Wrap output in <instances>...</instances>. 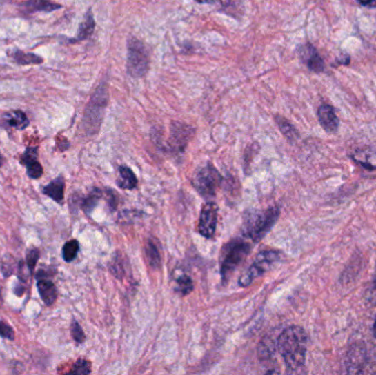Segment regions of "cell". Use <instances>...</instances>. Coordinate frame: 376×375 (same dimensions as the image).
<instances>
[{
    "instance_id": "obj_1",
    "label": "cell",
    "mask_w": 376,
    "mask_h": 375,
    "mask_svg": "<svg viewBox=\"0 0 376 375\" xmlns=\"http://www.w3.org/2000/svg\"><path fill=\"white\" fill-rule=\"evenodd\" d=\"M306 332L298 326H290L281 332L277 340V348L290 371H296L305 365L307 352Z\"/></svg>"
},
{
    "instance_id": "obj_2",
    "label": "cell",
    "mask_w": 376,
    "mask_h": 375,
    "mask_svg": "<svg viewBox=\"0 0 376 375\" xmlns=\"http://www.w3.org/2000/svg\"><path fill=\"white\" fill-rule=\"evenodd\" d=\"M108 99L107 83L103 82L96 88L85 109L83 125L88 134H96L101 127Z\"/></svg>"
},
{
    "instance_id": "obj_3",
    "label": "cell",
    "mask_w": 376,
    "mask_h": 375,
    "mask_svg": "<svg viewBox=\"0 0 376 375\" xmlns=\"http://www.w3.org/2000/svg\"><path fill=\"white\" fill-rule=\"evenodd\" d=\"M251 251L248 242L241 239H235L229 242L224 249L221 254V278L224 282H227L231 275L236 272L242 262Z\"/></svg>"
},
{
    "instance_id": "obj_4",
    "label": "cell",
    "mask_w": 376,
    "mask_h": 375,
    "mask_svg": "<svg viewBox=\"0 0 376 375\" xmlns=\"http://www.w3.org/2000/svg\"><path fill=\"white\" fill-rule=\"evenodd\" d=\"M127 73L132 79L144 77L150 68V54L144 42L137 38L128 40Z\"/></svg>"
},
{
    "instance_id": "obj_5",
    "label": "cell",
    "mask_w": 376,
    "mask_h": 375,
    "mask_svg": "<svg viewBox=\"0 0 376 375\" xmlns=\"http://www.w3.org/2000/svg\"><path fill=\"white\" fill-rule=\"evenodd\" d=\"M279 216V208L276 206L257 212V215L251 216L249 223H246V234L253 241H260L271 230Z\"/></svg>"
},
{
    "instance_id": "obj_6",
    "label": "cell",
    "mask_w": 376,
    "mask_h": 375,
    "mask_svg": "<svg viewBox=\"0 0 376 375\" xmlns=\"http://www.w3.org/2000/svg\"><path fill=\"white\" fill-rule=\"evenodd\" d=\"M222 177L219 172L217 171L216 168L207 164L201 169L196 171L194 179H192V185L195 186L198 193L201 194L205 199H211L216 195L217 190L221 184Z\"/></svg>"
},
{
    "instance_id": "obj_7",
    "label": "cell",
    "mask_w": 376,
    "mask_h": 375,
    "mask_svg": "<svg viewBox=\"0 0 376 375\" xmlns=\"http://www.w3.org/2000/svg\"><path fill=\"white\" fill-rule=\"evenodd\" d=\"M279 258L281 254L277 251L268 250L259 253L251 267L241 276L239 285L242 287L249 286L255 278H260L261 275L264 274L275 262L279 261Z\"/></svg>"
},
{
    "instance_id": "obj_8",
    "label": "cell",
    "mask_w": 376,
    "mask_h": 375,
    "mask_svg": "<svg viewBox=\"0 0 376 375\" xmlns=\"http://www.w3.org/2000/svg\"><path fill=\"white\" fill-rule=\"evenodd\" d=\"M195 134V128L179 121H173L171 125V136H170V148L176 152H181L186 148L187 143Z\"/></svg>"
},
{
    "instance_id": "obj_9",
    "label": "cell",
    "mask_w": 376,
    "mask_h": 375,
    "mask_svg": "<svg viewBox=\"0 0 376 375\" xmlns=\"http://www.w3.org/2000/svg\"><path fill=\"white\" fill-rule=\"evenodd\" d=\"M217 218H218V208L214 203H207L204 205L199 218L198 232L205 238H212L217 228Z\"/></svg>"
},
{
    "instance_id": "obj_10",
    "label": "cell",
    "mask_w": 376,
    "mask_h": 375,
    "mask_svg": "<svg viewBox=\"0 0 376 375\" xmlns=\"http://www.w3.org/2000/svg\"><path fill=\"white\" fill-rule=\"evenodd\" d=\"M298 55L301 62L315 73H321L325 70V63L319 53L311 44H303L298 49Z\"/></svg>"
},
{
    "instance_id": "obj_11",
    "label": "cell",
    "mask_w": 376,
    "mask_h": 375,
    "mask_svg": "<svg viewBox=\"0 0 376 375\" xmlns=\"http://www.w3.org/2000/svg\"><path fill=\"white\" fill-rule=\"evenodd\" d=\"M318 119L322 128L329 134H335L339 128V118L333 107L321 105L318 109Z\"/></svg>"
},
{
    "instance_id": "obj_12",
    "label": "cell",
    "mask_w": 376,
    "mask_h": 375,
    "mask_svg": "<svg viewBox=\"0 0 376 375\" xmlns=\"http://www.w3.org/2000/svg\"><path fill=\"white\" fill-rule=\"evenodd\" d=\"M95 19H94V14H92V9L87 11L86 14H85L84 20L79 25V33L76 36L75 39L73 40H70V42L72 43H75V42L84 41L86 39L92 37L94 30H95Z\"/></svg>"
},
{
    "instance_id": "obj_13",
    "label": "cell",
    "mask_w": 376,
    "mask_h": 375,
    "mask_svg": "<svg viewBox=\"0 0 376 375\" xmlns=\"http://www.w3.org/2000/svg\"><path fill=\"white\" fill-rule=\"evenodd\" d=\"M62 6L53 3L51 0H26L22 3V9L26 12H38V11H55L60 9Z\"/></svg>"
},
{
    "instance_id": "obj_14",
    "label": "cell",
    "mask_w": 376,
    "mask_h": 375,
    "mask_svg": "<svg viewBox=\"0 0 376 375\" xmlns=\"http://www.w3.org/2000/svg\"><path fill=\"white\" fill-rule=\"evenodd\" d=\"M38 291L44 304L48 305V306L53 304L57 301V291L52 281L42 280L41 278L38 282Z\"/></svg>"
},
{
    "instance_id": "obj_15",
    "label": "cell",
    "mask_w": 376,
    "mask_h": 375,
    "mask_svg": "<svg viewBox=\"0 0 376 375\" xmlns=\"http://www.w3.org/2000/svg\"><path fill=\"white\" fill-rule=\"evenodd\" d=\"M352 158L366 169L376 170V150H357L352 154Z\"/></svg>"
},
{
    "instance_id": "obj_16",
    "label": "cell",
    "mask_w": 376,
    "mask_h": 375,
    "mask_svg": "<svg viewBox=\"0 0 376 375\" xmlns=\"http://www.w3.org/2000/svg\"><path fill=\"white\" fill-rule=\"evenodd\" d=\"M64 186H66V184H64V180H63L62 177H57V180L52 181L49 185L43 188L42 192L46 196L51 197L53 201L61 204L63 199H64Z\"/></svg>"
},
{
    "instance_id": "obj_17",
    "label": "cell",
    "mask_w": 376,
    "mask_h": 375,
    "mask_svg": "<svg viewBox=\"0 0 376 375\" xmlns=\"http://www.w3.org/2000/svg\"><path fill=\"white\" fill-rule=\"evenodd\" d=\"M120 177L117 181V184L122 190H133L136 188L138 184L137 176L133 173L132 170L129 169L127 166H120L119 168Z\"/></svg>"
},
{
    "instance_id": "obj_18",
    "label": "cell",
    "mask_w": 376,
    "mask_h": 375,
    "mask_svg": "<svg viewBox=\"0 0 376 375\" xmlns=\"http://www.w3.org/2000/svg\"><path fill=\"white\" fill-rule=\"evenodd\" d=\"M8 54L14 59V62L18 63L20 65H30V64H41L43 62V57L39 55L33 54V53H25L20 50H12L8 52Z\"/></svg>"
},
{
    "instance_id": "obj_19",
    "label": "cell",
    "mask_w": 376,
    "mask_h": 375,
    "mask_svg": "<svg viewBox=\"0 0 376 375\" xmlns=\"http://www.w3.org/2000/svg\"><path fill=\"white\" fill-rule=\"evenodd\" d=\"M5 117L8 125L12 128L18 129V130H23L29 125V120H28L27 116L20 110L9 112V114H6Z\"/></svg>"
},
{
    "instance_id": "obj_20",
    "label": "cell",
    "mask_w": 376,
    "mask_h": 375,
    "mask_svg": "<svg viewBox=\"0 0 376 375\" xmlns=\"http://www.w3.org/2000/svg\"><path fill=\"white\" fill-rule=\"evenodd\" d=\"M275 121L279 125V128L281 131V134H284L286 139L290 140V141H294V140L297 139L298 132L288 120L285 119L281 116H275Z\"/></svg>"
},
{
    "instance_id": "obj_21",
    "label": "cell",
    "mask_w": 376,
    "mask_h": 375,
    "mask_svg": "<svg viewBox=\"0 0 376 375\" xmlns=\"http://www.w3.org/2000/svg\"><path fill=\"white\" fill-rule=\"evenodd\" d=\"M146 260L149 262L150 267L153 269H159L161 267V256L155 245V242L149 241L146 245Z\"/></svg>"
},
{
    "instance_id": "obj_22",
    "label": "cell",
    "mask_w": 376,
    "mask_h": 375,
    "mask_svg": "<svg viewBox=\"0 0 376 375\" xmlns=\"http://www.w3.org/2000/svg\"><path fill=\"white\" fill-rule=\"evenodd\" d=\"M79 245L77 240H70V241L66 242L64 247H63V259L66 262H72L74 259L77 256L79 253Z\"/></svg>"
},
{
    "instance_id": "obj_23",
    "label": "cell",
    "mask_w": 376,
    "mask_h": 375,
    "mask_svg": "<svg viewBox=\"0 0 376 375\" xmlns=\"http://www.w3.org/2000/svg\"><path fill=\"white\" fill-rule=\"evenodd\" d=\"M101 190H94L88 194L86 199L83 201V210L86 214H90L92 212V210L95 208L96 205L98 204V201L101 199Z\"/></svg>"
},
{
    "instance_id": "obj_24",
    "label": "cell",
    "mask_w": 376,
    "mask_h": 375,
    "mask_svg": "<svg viewBox=\"0 0 376 375\" xmlns=\"http://www.w3.org/2000/svg\"><path fill=\"white\" fill-rule=\"evenodd\" d=\"M176 282H177V292L181 293V295L190 294L192 291V288H194L192 278L187 276V275H181Z\"/></svg>"
},
{
    "instance_id": "obj_25",
    "label": "cell",
    "mask_w": 376,
    "mask_h": 375,
    "mask_svg": "<svg viewBox=\"0 0 376 375\" xmlns=\"http://www.w3.org/2000/svg\"><path fill=\"white\" fill-rule=\"evenodd\" d=\"M26 168H27L28 175H29L31 179H34V180L40 179V177L42 176V174H43V169H42L41 164L39 163L38 160L33 161L31 163L27 164Z\"/></svg>"
},
{
    "instance_id": "obj_26",
    "label": "cell",
    "mask_w": 376,
    "mask_h": 375,
    "mask_svg": "<svg viewBox=\"0 0 376 375\" xmlns=\"http://www.w3.org/2000/svg\"><path fill=\"white\" fill-rule=\"evenodd\" d=\"M72 374H90V362L86 360H79L74 365L73 369L70 371Z\"/></svg>"
},
{
    "instance_id": "obj_27",
    "label": "cell",
    "mask_w": 376,
    "mask_h": 375,
    "mask_svg": "<svg viewBox=\"0 0 376 375\" xmlns=\"http://www.w3.org/2000/svg\"><path fill=\"white\" fill-rule=\"evenodd\" d=\"M39 258H40V252H39L37 247H34V249H31V250L28 252L27 265L31 273H33V271H34V267L35 265H37V262H38Z\"/></svg>"
},
{
    "instance_id": "obj_28",
    "label": "cell",
    "mask_w": 376,
    "mask_h": 375,
    "mask_svg": "<svg viewBox=\"0 0 376 375\" xmlns=\"http://www.w3.org/2000/svg\"><path fill=\"white\" fill-rule=\"evenodd\" d=\"M37 160H38V149L37 148H28L21 156V163L25 166Z\"/></svg>"
},
{
    "instance_id": "obj_29",
    "label": "cell",
    "mask_w": 376,
    "mask_h": 375,
    "mask_svg": "<svg viewBox=\"0 0 376 375\" xmlns=\"http://www.w3.org/2000/svg\"><path fill=\"white\" fill-rule=\"evenodd\" d=\"M70 332H72V336H73L76 343H84L85 334L84 332H83L81 327L79 326V323L74 321L73 324H72V327H70Z\"/></svg>"
},
{
    "instance_id": "obj_30",
    "label": "cell",
    "mask_w": 376,
    "mask_h": 375,
    "mask_svg": "<svg viewBox=\"0 0 376 375\" xmlns=\"http://www.w3.org/2000/svg\"><path fill=\"white\" fill-rule=\"evenodd\" d=\"M0 336L6 339L14 340V332L9 325L5 324L3 321H0Z\"/></svg>"
},
{
    "instance_id": "obj_31",
    "label": "cell",
    "mask_w": 376,
    "mask_h": 375,
    "mask_svg": "<svg viewBox=\"0 0 376 375\" xmlns=\"http://www.w3.org/2000/svg\"><path fill=\"white\" fill-rule=\"evenodd\" d=\"M361 5L368 8H376V0H357Z\"/></svg>"
},
{
    "instance_id": "obj_32",
    "label": "cell",
    "mask_w": 376,
    "mask_h": 375,
    "mask_svg": "<svg viewBox=\"0 0 376 375\" xmlns=\"http://www.w3.org/2000/svg\"><path fill=\"white\" fill-rule=\"evenodd\" d=\"M195 1L199 3H216L220 0H195Z\"/></svg>"
},
{
    "instance_id": "obj_33",
    "label": "cell",
    "mask_w": 376,
    "mask_h": 375,
    "mask_svg": "<svg viewBox=\"0 0 376 375\" xmlns=\"http://www.w3.org/2000/svg\"><path fill=\"white\" fill-rule=\"evenodd\" d=\"M3 156H1V154H0V166L3 165Z\"/></svg>"
},
{
    "instance_id": "obj_34",
    "label": "cell",
    "mask_w": 376,
    "mask_h": 375,
    "mask_svg": "<svg viewBox=\"0 0 376 375\" xmlns=\"http://www.w3.org/2000/svg\"><path fill=\"white\" fill-rule=\"evenodd\" d=\"M374 332H375V336H376V321H375V325H374Z\"/></svg>"
},
{
    "instance_id": "obj_35",
    "label": "cell",
    "mask_w": 376,
    "mask_h": 375,
    "mask_svg": "<svg viewBox=\"0 0 376 375\" xmlns=\"http://www.w3.org/2000/svg\"><path fill=\"white\" fill-rule=\"evenodd\" d=\"M374 287H375V291H376V278H375V282H374Z\"/></svg>"
}]
</instances>
